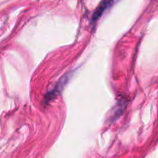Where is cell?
I'll return each instance as SVG.
<instances>
[{"label":"cell","mask_w":158,"mask_h":158,"mask_svg":"<svg viewBox=\"0 0 158 158\" xmlns=\"http://www.w3.org/2000/svg\"><path fill=\"white\" fill-rule=\"evenodd\" d=\"M113 3V2H109V1H104L102 2L100 4V6L97 7V9H96L95 12H94V15H93L92 17V21L93 22H96L97 20L99 19L100 16L102 15L103 12L110 6L111 4Z\"/></svg>","instance_id":"1"}]
</instances>
